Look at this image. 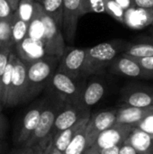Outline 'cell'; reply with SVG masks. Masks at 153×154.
Masks as SVG:
<instances>
[{
  "label": "cell",
  "instance_id": "6da1fadb",
  "mask_svg": "<svg viewBox=\"0 0 153 154\" xmlns=\"http://www.w3.org/2000/svg\"><path fill=\"white\" fill-rule=\"evenodd\" d=\"M127 43L126 41L115 39L86 48V57L82 69L83 77L87 78L105 73L113 60L124 52Z\"/></svg>",
  "mask_w": 153,
  "mask_h": 154
},
{
  "label": "cell",
  "instance_id": "7a4b0ae2",
  "mask_svg": "<svg viewBox=\"0 0 153 154\" xmlns=\"http://www.w3.org/2000/svg\"><path fill=\"white\" fill-rule=\"evenodd\" d=\"M43 99L44 104L38 125L31 138L24 145H23L33 148L37 151V152H43L50 143L51 134L56 117L65 105L60 99L50 94H46Z\"/></svg>",
  "mask_w": 153,
  "mask_h": 154
},
{
  "label": "cell",
  "instance_id": "3957f363",
  "mask_svg": "<svg viewBox=\"0 0 153 154\" xmlns=\"http://www.w3.org/2000/svg\"><path fill=\"white\" fill-rule=\"evenodd\" d=\"M60 57L46 56L26 64L27 88L24 103L34 99L41 93L56 71Z\"/></svg>",
  "mask_w": 153,
  "mask_h": 154
},
{
  "label": "cell",
  "instance_id": "277c9868",
  "mask_svg": "<svg viewBox=\"0 0 153 154\" xmlns=\"http://www.w3.org/2000/svg\"><path fill=\"white\" fill-rule=\"evenodd\" d=\"M87 79L86 77L71 78L56 69L44 90L46 94L58 97L65 105H81Z\"/></svg>",
  "mask_w": 153,
  "mask_h": 154
},
{
  "label": "cell",
  "instance_id": "5b68a950",
  "mask_svg": "<svg viewBox=\"0 0 153 154\" xmlns=\"http://www.w3.org/2000/svg\"><path fill=\"white\" fill-rule=\"evenodd\" d=\"M26 88V64L23 62L15 54L9 93L4 106L13 107L24 103Z\"/></svg>",
  "mask_w": 153,
  "mask_h": 154
},
{
  "label": "cell",
  "instance_id": "8992f818",
  "mask_svg": "<svg viewBox=\"0 0 153 154\" xmlns=\"http://www.w3.org/2000/svg\"><path fill=\"white\" fill-rule=\"evenodd\" d=\"M43 104V98L33 103L20 120L14 134V141L17 146L24 145L32 135L38 125Z\"/></svg>",
  "mask_w": 153,
  "mask_h": 154
},
{
  "label": "cell",
  "instance_id": "52a82bcc",
  "mask_svg": "<svg viewBox=\"0 0 153 154\" xmlns=\"http://www.w3.org/2000/svg\"><path fill=\"white\" fill-rule=\"evenodd\" d=\"M90 116V108H87L83 105H64L56 117L51 139L78 122L89 118Z\"/></svg>",
  "mask_w": 153,
  "mask_h": 154
},
{
  "label": "cell",
  "instance_id": "ba28073f",
  "mask_svg": "<svg viewBox=\"0 0 153 154\" xmlns=\"http://www.w3.org/2000/svg\"><path fill=\"white\" fill-rule=\"evenodd\" d=\"M86 57V48L66 46L60 59L57 70L71 78H80Z\"/></svg>",
  "mask_w": 153,
  "mask_h": 154
},
{
  "label": "cell",
  "instance_id": "9c48e42d",
  "mask_svg": "<svg viewBox=\"0 0 153 154\" xmlns=\"http://www.w3.org/2000/svg\"><path fill=\"white\" fill-rule=\"evenodd\" d=\"M83 15V0H63L62 33L65 42H74L78 20Z\"/></svg>",
  "mask_w": 153,
  "mask_h": 154
},
{
  "label": "cell",
  "instance_id": "30bf717a",
  "mask_svg": "<svg viewBox=\"0 0 153 154\" xmlns=\"http://www.w3.org/2000/svg\"><path fill=\"white\" fill-rule=\"evenodd\" d=\"M116 112L117 109H110L104 110L90 116V118L85 128L87 148L91 147L95 143L97 136L102 132L115 125Z\"/></svg>",
  "mask_w": 153,
  "mask_h": 154
},
{
  "label": "cell",
  "instance_id": "8fae6325",
  "mask_svg": "<svg viewBox=\"0 0 153 154\" xmlns=\"http://www.w3.org/2000/svg\"><path fill=\"white\" fill-rule=\"evenodd\" d=\"M108 70L115 75L133 79H153L152 75L143 69L137 60L124 53L119 54L111 63Z\"/></svg>",
  "mask_w": 153,
  "mask_h": 154
},
{
  "label": "cell",
  "instance_id": "7c38bea8",
  "mask_svg": "<svg viewBox=\"0 0 153 154\" xmlns=\"http://www.w3.org/2000/svg\"><path fill=\"white\" fill-rule=\"evenodd\" d=\"M123 106L147 107L153 106V88L130 84L121 90Z\"/></svg>",
  "mask_w": 153,
  "mask_h": 154
},
{
  "label": "cell",
  "instance_id": "4fadbf2b",
  "mask_svg": "<svg viewBox=\"0 0 153 154\" xmlns=\"http://www.w3.org/2000/svg\"><path fill=\"white\" fill-rule=\"evenodd\" d=\"M133 129V128L131 126L115 124L112 127L102 132L92 146L96 147L98 151L115 146H121L125 142Z\"/></svg>",
  "mask_w": 153,
  "mask_h": 154
},
{
  "label": "cell",
  "instance_id": "5bb4252c",
  "mask_svg": "<svg viewBox=\"0 0 153 154\" xmlns=\"http://www.w3.org/2000/svg\"><path fill=\"white\" fill-rule=\"evenodd\" d=\"M14 51L25 64L47 56L41 42L30 38L28 35L19 44L14 47Z\"/></svg>",
  "mask_w": 153,
  "mask_h": 154
},
{
  "label": "cell",
  "instance_id": "9a60e30c",
  "mask_svg": "<svg viewBox=\"0 0 153 154\" xmlns=\"http://www.w3.org/2000/svg\"><path fill=\"white\" fill-rule=\"evenodd\" d=\"M151 114H153V106L147 107L122 106L117 109L115 124L134 128L141 121Z\"/></svg>",
  "mask_w": 153,
  "mask_h": 154
},
{
  "label": "cell",
  "instance_id": "2e32d148",
  "mask_svg": "<svg viewBox=\"0 0 153 154\" xmlns=\"http://www.w3.org/2000/svg\"><path fill=\"white\" fill-rule=\"evenodd\" d=\"M153 9H146L133 5L125 10L124 24L133 30H142L151 24Z\"/></svg>",
  "mask_w": 153,
  "mask_h": 154
},
{
  "label": "cell",
  "instance_id": "e0dca14e",
  "mask_svg": "<svg viewBox=\"0 0 153 154\" xmlns=\"http://www.w3.org/2000/svg\"><path fill=\"white\" fill-rule=\"evenodd\" d=\"M138 154H153V137L134 127L125 140Z\"/></svg>",
  "mask_w": 153,
  "mask_h": 154
},
{
  "label": "cell",
  "instance_id": "ac0fdd59",
  "mask_svg": "<svg viewBox=\"0 0 153 154\" xmlns=\"http://www.w3.org/2000/svg\"><path fill=\"white\" fill-rule=\"evenodd\" d=\"M123 53L135 59L152 57L153 36L140 37L135 42H128Z\"/></svg>",
  "mask_w": 153,
  "mask_h": 154
},
{
  "label": "cell",
  "instance_id": "d6986e66",
  "mask_svg": "<svg viewBox=\"0 0 153 154\" xmlns=\"http://www.w3.org/2000/svg\"><path fill=\"white\" fill-rule=\"evenodd\" d=\"M106 92L105 84L97 79L87 82L81 99V105L87 108L96 105L104 97Z\"/></svg>",
  "mask_w": 153,
  "mask_h": 154
},
{
  "label": "cell",
  "instance_id": "ffe728a7",
  "mask_svg": "<svg viewBox=\"0 0 153 154\" xmlns=\"http://www.w3.org/2000/svg\"><path fill=\"white\" fill-rule=\"evenodd\" d=\"M38 3L41 5L44 13L50 16L62 30L63 0H40Z\"/></svg>",
  "mask_w": 153,
  "mask_h": 154
},
{
  "label": "cell",
  "instance_id": "44dd1931",
  "mask_svg": "<svg viewBox=\"0 0 153 154\" xmlns=\"http://www.w3.org/2000/svg\"><path fill=\"white\" fill-rule=\"evenodd\" d=\"M86 125L75 134L63 154H83L87 149V141L85 133Z\"/></svg>",
  "mask_w": 153,
  "mask_h": 154
},
{
  "label": "cell",
  "instance_id": "7402d4cb",
  "mask_svg": "<svg viewBox=\"0 0 153 154\" xmlns=\"http://www.w3.org/2000/svg\"><path fill=\"white\" fill-rule=\"evenodd\" d=\"M29 24L22 21L14 13L11 20V34L14 47L19 44L28 34Z\"/></svg>",
  "mask_w": 153,
  "mask_h": 154
},
{
  "label": "cell",
  "instance_id": "603a6c76",
  "mask_svg": "<svg viewBox=\"0 0 153 154\" xmlns=\"http://www.w3.org/2000/svg\"><path fill=\"white\" fill-rule=\"evenodd\" d=\"M35 2V0H20L14 14L22 21L29 24L34 14Z\"/></svg>",
  "mask_w": 153,
  "mask_h": 154
},
{
  "label": "cell",
  "instance_id": "cb8c5ba5",
  "mask_svg": "<svg viewBox=\"0 0 153 154\" xmlns=\"http://www.w3.org/2000/svg\"><path fill=\"white\" fill-rule=\"evenodd\" d=\"M11 19L0 18V50L13 48V41L11 34Z\"/></svg>",
  "mask_w": 153,
  "mask_h": 154
},
{
  "label": "cell",
  "instance_id": "d4e9b609",
  "mask_svg": "<svg viewBox=\"0 0 153 154\" xmlns=\"http://www.w3.org/2000/svg\"><path fill=\"white\" fill-rule=\"evenodd\" d=\"M105 13L109 14L117 22L124 23V17L125 10L115 0H103Z\"/></svg>",
  "mask_w": 153,
  "mask_h": 154
},
{
  "label": "cell",
  "instance_id": "484cf974",
  "mask_svg": "<svg viewBox=\"0 0 153 154\" xmlns=\"http://www.w3.org/2000/svg\"><path fill=\"white\" fill-rule=\"evenodd\" d=\"M90 13H105L103 0H83L84 15Z\"/></svg>",
  "mask_w": 153,
  "mask_h": 154
},
{
  "label": "cell",
  "instance_id": "4316f807",
  "mask_svg": "<svg viewBox=\"0 0 153 154\" xmlns=\"http://www.w3.org/2000/svg\"><path fill=\"white\" fill-rule=\"evenodd\" d=\"M137 128L143 131L150 136L153 137V114L146 116L142 121H141L137 125Z\"/></svg>",
  "mask_w": 153,
  "mask_h": 154
},
{
  "label": "cell",
  "instance_id": "83f0119b",
  "mask_svg": "<svg viewBox=\"0 0 153 154\" xmlns=\"http://www.w3.org/2000/svg\"><path fill=\"white\" fill-rule=\"evenodd\" d=\"M14 51L13 48H6V49H2L0 50V85H1V79L2 76L5 72V69L7 66L10 54Z\"/></svg>",
  "mask_w": 153,
  "mask_h": 154
},
{
  "label": "cell",
  "instance_id": "f1b7e54d",
  "mask_svg": "<svg viewBox=\"0 0 153 154\" xmlns=\"http://www.w3.org/2000/svg\"><path fill=\"white\" fill-rule=\"evenodd\" d=\"M14 11L12 9L10 4L6 0H0V18L11 19Z\"/></svg>",
  "mask_w": 153,
  "mask_h": 154
},
{
  "label": "cell",
  "instance_id": "f546056e",
  "mask_svg": "<svg viewBox=\"0 0 153 154\" xmlns=\"http://www.w3.org/2000/svg\"><path fill=\"white\" fill-rule=\"evenodd\" d=\"M135 59V58H134ZM137 62L141 65V67L149 72L153 76V56L152 57H146V58H138L135 59Z\"/></svg>",
  "mask_w": 153,
  "mask_h": 154
},
{
  "label": "cell",
  "instance_id": "4dcf8cb0",
  "mask_svg": "<svg viewBox=\"0 0 153 154\" xmlns=\"http://www.w3.org/2000/svg\"><path fill=\"white\" fill-rule=\"evenodd\" d=\"M8 129V121L6 117L0 111V140H4Z\"/></svg>",
  "mask_w": 153,
  "mask_h": 154
},
{
  "label": "cell",
  "instance_id": "1f68e13d",
  "mask_svg": "<svg viewBox=\"0 0 153 154\" xmlns=\"http://www.w3.org/2000/svg\"><path fill=\"white\" fill-rule=\"evenodd\" d=\"M37 151L31 147L26 146H17L16 149L13 150L9 154H37Z\"/></svg>",
  "mask_w": 153,
  "mask_h": 154
},
{
  "label": "cell",
  "instance_id": "d6a6232c",
  "mask_svg": "<svg viewBox=\"0 0 153 154\" xmlns=\"http://www.w3.org/2000/svg\"><path fill=\"white\" fill-rule=\"evenodd\" d=\"M133 5L146 8V9H153V0H133Z\"/></svg>",
  "mask_w": 153,
  "mask_h": 154
},
{
  "label": "cell",
  "instance_id": "836d02e7",
  "mask_svg": "<svg viewBox=\"0 0 153 154\" xmlns=\"http://www.w3.org/2000/svg\"><path fill=\"white\" fill-rule=\"evenodd\" d=\"M118 154H138L137 152L125 141L119 149V152Z\"/></svg>",
  "mask_w": 153,
  "mask_h": 154
},
{
  "label": "cell",
  "instance_id": "e575fe53",
  "mask_svg": "<svg viewBox=\"0 0 153 154\" xmlns=\"http://www.w3.org/2000/svg\"><path fill=\"white\" fill-rule=\"evenodd\" d=\"M119 149H120V146H115V147L108 148V149H103L99 151L98 154H118Z\"/></svg>",
  "mask_w": 153,
  "mask_h": 154
},
{
  "label": "cell",
  "instance_id": "d590c367",
  "mask_svg": "<svg viewBox=\"0 0 153 154\" xmlns=\"http://www.w3.org/2000/svg\"><path fill=\"white\" fill-rule=\"evenodd\" d=\"M115 1L118 3L124 10H127L133 5V0H115Z\"/></svg>",
  "mask_w": 153,
  "mask_h": 154
},
{
  "label": "cell",
  "instance_id": "8d00e7d4",
  "mask_svg": "<svg viewBox=\"0 0 153 154\" xmlns=\"http://www.w3.org/2000/svg\"><path fill=\"white\" fill-rule=\"evenodd\" d=\"M98 153H99V151H98L96 147L91 146V147L87 148V149L84 152V153L83 154H98Z\"/></svg>",
  "mask_w": 153,
  "mask_h": 154
},
{
  "label": "cell",
  "instance_id": "74e56055",
  "mask_svg": "<svg viewBox=\"0 0 153 154\" xmlns=\"http://www.w3.org/2000/svg\"><path fill=\"white\" fill-rule=\"evenodd\" d=\"M6 1L10 4V5H11L12 9H13L14 11H15V9H16V7H17L18 3H19V1H20V0H6Z\"/></svg>",
  "mask_w": 153,
  "mask_h": 154
},
{
  "label": "cell",
  "instance_id": "f35d334b",
  "mask_svg": "<svg viewBox=\"0 0 153 154\" xmlns=\"http://www.w3.org/2000/svg\"><path fill=\"white\" fill-rule=\"evenodd\" d=\"M0 154H5V146L4 140H0Z\"/></svg>",
  "mask_w": 153,
  "mask_h": 154
},
{
  "label": "cell",
  "instance_id": "ab89813d",
  "mask_svg": "<svg viewBox=\"0 0 153 154\" xmlns=\"http://www.w3.org/2000/svg\"><path fill=\"white\" fill-rule=\"evenodd\" d=\"M3 104H2V99H1V96H0V111H2V109H3Z\"/></svg>",
  "mask_w": 153,
  "mask_h": 154
},
{
  "label": "cell",
  "instance_id": "60d3db41",
  "mask_svg": "<svg viewBox=\"0 0 153 154\" xmlns=\"http://www.w3.org/2000/svg\"><path fill=\"white\" fill-rule=\"evenodd\" d=\"M37 154H46V149H45L43 152H39Z\"/></svg>",
  "mask_w": 153,
  "mask_h": 154
},
{
  "label": "cell",
  "instance_id": "b9f144b4",
  "mask_svg": "<svg viewBox=\"0 0 153 154\" xmlns=\"http://www.w3.org/2000/svg\"><path fill=\"white\" fill-rule=\"evenodd\" d=\"M151 26H153V21H152V23H151Z\"/></svg>",
  "mask_w": 153,
  "mask_h": 154
},
{
  "label": "cell",
  "instance_id": "7bdbcfd3",
  "mask_svg": "<svg viewBox=\"0 0 153 154\" xmlns=\"http://www.w3.org/2000/svg\"><path fill=\"white\" fill-rule=\"evenodd\" d=\"M35 1H37V2H38V1H40V0H35Z\"/></svg>",
  "mask_w": 153,
  "mask_h": 154
}]
</instances>
